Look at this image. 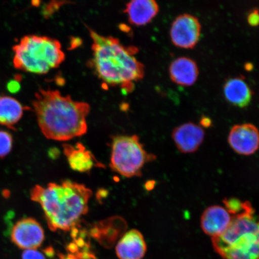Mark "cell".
I'll return each instance as SVG.
<instances>
[{"label":"cell","mask_w":259,"mask_h":259,"mask_svg":"<svg viewBox=\"0 0 259 259\" xmlns=\"http://www.w3.org/2000/svg\"><path fill=\"white\" fill-rule=\"evenodd\" d=\"M13 138L8 132L0 131V158H3L11 153Z\"/></svg>","instance_id":"obj_19"},{"label":"cell","mask_w":259,"mask_h":259,"mask_svg":"<svg viewBox=\"0 0 259 259\" xmlns=\"http://www.w3.org/2000/svg\"><path fill=\"white\" fill-rule=\"evenodd\" d=\"M155 158L145 150L137 135L116 136L112 139L110 167L122 177H141L145 164Z\"/></svg>","instance_id":"obj_6"},{"label":"cell","mask_w":259,"mask_h":259,"mask_svg":"<svg viewBox=\"0 0 259 259\" xmlns=\"http://www.w3.org/2000/svg\"><path fill=\"white\" fill-rule=\"evenodd\" d=\"M11 240L21 249H35L40 247L45 239V233L40 223L32 218L19 220L13 227Z\"/></svg>","instance_id":"obj_8"},{"label":"cell","mask_w":259,"mask_h":259,"mask_svg":"<svg viewBox=\"0 0 259 259\" xmlns=\"http://www.w3.org/2000/svg\"><path fill=\"white\" fill-rule=\"evenodd\" d=\"M223 91L226 99L232 105L245 108L250 104L252 92L243 77H236L227 80Z\"/></svg>","instance_id":"obj_16"},{"label":"cell","mask_w":259,"mask_h":259,"mask_svg":"<svg viewBox=\"0 0 259 259\" xmlns=\"http://www.w3.org/2000/svg\"><path fill=\"white\" fill-rule=\"evenodd\" d=\"M247 202V201L242 202L240 200L235 197L225 198L223 200L225 208L232 216L242 212L245 208Z\"/></svg>","instance_id":"obj_18"},{"label":"cell","mask_w":259,"mask_h":259,"mask_svg":"<svg viewBox=\"0 0 259 259\" xmlns=\"http://www.w3.org/2000/svg\"><path fill=\"white\" fill-rule=\"evenodd\" d=\"M49 155L52 158H56L60 155V152L56 148H53L49 151Z\"/></svg>","instance_id":"obj_24"},{"label":"cell","mask_w":259,"mask_h":259,"mask_svg":"<svg viewBox=\"0 0 259 259\" xmlns=\"http://www.w3.org/2000/svg\"><path fill=\"white\" fill-rule=\"evenodd\" d=\"M38 127L45 137L67 141L85 135L88 128V103L75 101L59 91L40 89L32 102Z\"/></svg>","instance_id":"obj_1"},{"label":"cell","mask_w":259,"mask_h":259,"mask_svg":"<svg viewBox=\"0 0 259 259\" xmlns=\"http://www.w3.org/2000/svg\"><path fill=\"white\" fill-rule=\"evenodd\" d=\"M159 8L155 0H131L125 9L130 23L137 26L150 22L158 14Z\"/></svg>","instance_id":"obj_14"},{"label":"cell","mask_w":259,"mask_h":259,"mask_svg":"<svg viewBox=\"0 0 259 259\" xmlns=\"http://www.w3.org/2000/svg\"><path fill=\"white\" fill-rule=\"evenodd\" d=\"M63 152L72 169L80 173L89 172L94 167H102L93 154L82 144H64Z\"/></svg>","instance_id":"obj_12"},{"label":"cell","mask_w":259,"mask_h":259,"mask_svg":"<svg viewBox=\"0 0 259 259\" xmlns=\"http://www.w3.org/2000/svg\"><path fill=\"white\" fill-rule=\"evenodd\" d=\"M201 25L198 19L193 15L184 14L178 16L171 24L170 35L176 47L192 49L198 43Z\"/></svg>","instance_id":"obj_7"},{"label":"cell","mask_w":259,"mask_h":259,"mask_svg":"<svg viewBox=\"0 0 259 259\" xmlns=\"http://www.w3.org/2000/svg\"><path fill=\"white\" fill-rule=\"evenodd\" d=\"M258 12L257 9L254 10L253 11L251 12L248 15L247 18L248 24L252 26V27H255V26L258 25Z\"/></svg>","instance_id":"obj_22"},{"label":"cell","mask_w":259,"mask_h":259,"mask_svg":"<svg viewBox=\"0 0 259 259\" xmlns=\"http://www.w3.org/2000/svg\"><path fill=\"white\" fill-rule=\"evenodd\" d=\"M211 124L212 122L210 119L208 117H205V116H204V117L201 119V121H200V124H201L203 127H209Z\"/></svg>","instance_id":"obj_23"},{"label":"cell","mask_w":259,"mask_h":259,"mask_svg":"<svg viewBox=\"0 0 259 259\" xmlns=\"http://www.w3.org/2000/svg\"><path fill=\"white\" fill-rule=\"evenodd\" d=\"M172 138L181 153H193L198 150L203 143L205 132L200 126L188 122L175 128Z\"/></svg>","instance_id":"obj_10"},{"label":"cell","mask_w":259,"mask_h":259,"mask_svg":"<svg viewBox=\"0 0 259 259\" xmlns=\"http://www.w3.org/2000/svg\"><path fill=\"white\" fill-rule=\"evenodd\" d=\"M89 31L93 56L89 67L105 87H121L125 94L132 92L135 82L144 76V65L135 57L138 49L124 46L118 38Z\"/></svg>","instance_id":"obj_2"},{"label":"cell","mask_w":259,"mask_h":259,"mask_svg":"<svg viewBox=\"0 0 259 259\" xmlns=\"http://www.w3.org/2000/svg\"><path fill=\"white\" fill-rule=\"evenodd\" d=\"M143 235L138 230L126 232L118 242L116 252L119 259H142L147 251Z\"/></svg>","instance_id":"obj_13"},{"label":"cell","mask_w":259,"mask_h":259,"mask_svg":"<svg viewBox=\"0 0 259 259\" xmlns=\"http://www.w3.org/2000/svg\"><path fill=\"white\" fill-rule=\"evenodd\" d=\"M245 69L248 71H250L252 69V66L251 64H246Z\"/></svg>","instance_id":"obj_26"},{"label":"cell","mask_w":259,"mask_h":259,"mask_svg":"<svg viewBox=\"0 0 259 259\" xmlns=\"http://www.w3.org/2000/svg\"><path fill=\"white\" fill-rule=\"evenodd\" d=\"M213 247L225 259H258V223L247 201L242 212L232 216L222 234L212 238Z\"/></svg>","instance_id":"obj_4"},{"label":"cell","mask_w":259,"mask_h":259,"mask_svg":"<svg viewBox=\"0 0 259 259\" xmlns=\"http://www.w3.org/2000/svg\"><path fill=\"white\" fill-rule=\"evenodd\" d=\"M20 80L15 79L9 81L7 85V89L9 92L15 94L19 92L21 89Z\"/></svg>","instance_id":"obj_21"},{"label":"cell","mask_w":259,"mask_h":259,"mask_svg":"<svg viewBox=\"0 0 259 259\" xmlns=\"http://www.w3.org/2000/svg\"><path fill=\"white\" fill-rule=\"evenodd\" d=\"M13 51L16 69L37 74L56 69L66 57L59 41L37 35H25L13 47Z\"/></svg>","instance_id":"obj_5"},{"label":"cell","mask_w":259,"mask_h":259,"mask_svg":"<svg viewBox=\"0 0 259 259\" xmlns=\"http://www.w3.org/2000/svg\"><path fill=\"white\" fill-rule=\"evenodd\" d=\"M92 191L69 180L60 183L37 185L30 192L32 201L40 204L51 231H69L89 210Z\"/></svg>","instance_id":"obj_3"},{"label":"cell","mask_w":259,"mask_h":259,"mask_svg":"<svg viewBox=\"0 0 259 259\" xmlns=\"http://www.w3.org/2000/svg\"><path fill=\"white\" fill-rule=\"evenodd\" d=\"M228 142L236 153L244 155L253 154L258 150V129L250 123L236 125L229 133Z\"/></svg>","instance_id":"obj_9"},{"label":"cell","mask_w":259,"mask_h":259,"mask_svg":"<svg viewBox=\"0 0 259 259\" xmlns=\"http://www.w3.org/2000/svg\"><path fill=\"white\" fill-rule=\"evenodd\" d=\"M169 74L174 82L181 86L189 87L196 82L199 69L195 61L189 58L180 57L171 63Z\"/></svg>","instance_id":"obj_15"},{"label":"cell","mask_w":259,"mask_h":259,"mask_svg":"<svg viewBox=\"0 0 259 259\" xmlns=\"http://www.w3.org/2000/svg\"><path fill=\"white\" fill-rule=\"evenodd\" d=\"M22 259H46L44 255L40 252L34 250V249H28L25 250L22 254Z\"/></svg>","instance_id":"obj_20"},{"label":"cell","mask_w":259,"mask_h":259,"mask_svg":"<svg viewBox=\"0 0 259 259\" xmlns=\"http://www.w3.org/2000/svg\"><path fill=\"white\" fill-rule=\"evenodd\" d=\"M24 108L18 100L9 96H0V124L15 130V125L23 115Z\"/></svg>","instance_id":"obj_17"},{"label":"cell","mask_w":259,"mask_h":259,"mask_svg":"<svg viewBox=\"0 0 259 259\" xmlns=\"http://www.w3.org/2000/svg\"><path fill=\"white\" fill-rule=\"evenodd\" d=\"M232 219V215L224 207L209 206L202 213L201 228L206 235L216 237L226 231Z\"/></svg>","instance_id":"obj_11"},{"label":"cell","mask_w":259,"mask_h":259,"mask_svg":"<svg viewBox=\"0 0 259 259\" xmlns=\"http://www.w3.org/2000/svg\"><path fill=\"white\" fill-rule=\"evenodd\" d=\"M154 184L155 183L154 181H150V182H148L147 184H146V189L148 190L153 189L154 187Z\"/></svg>","instance_id":"obj_25"}]
</instances>
